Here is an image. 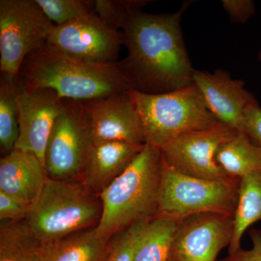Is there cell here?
<instances>
[{"label": "cell", "mask_w": 261, "mask_h": 261, "mask_svg": "<svg viewBox=\"0 0 261 261\" xmlns=\"http://www.w3.org/2000/svg\"><path fill=\"white\" fill-rule=\"evenodd\" d=\"M190 3L172 14L134 13L121 29L128 54L117 61L130 89L168 93L193 84L195 69L187 53L181 19Z\"/></svg>", "instance_id": "obj_1"}, {"label": "cell", "mask_w": 261, "mask_h": 261, "mask_svg": "<svg viewBox=\"0 0 261 261\" xmlns=\"http://www.w3.org/2000/svg\"><path fill=\"white\" fill-rule=\"evenodd\" d=\"M162 173V152L145 144L124 172L99 195L102 215L95 227L99 238L111 237L156 216Z\"/></svg>", "instance_id": "obj_2"}, {"label": "cell", "mask_w": 261, "mask_h": 261, "mask_svg": "<svg viewBox=\"0 0 261 261\" xmlns=\"http://www.w3.org/2000/svg\"><path fill=\"white\" fill-rule=\"evenodd\" d=\"M18 78L29 88H48L60 97L88 101L130 88L117 62L87 63L58 54L43 46L24 61Z\"/></svg>", "instance_id": "obj_3"}, {"label": "cell", "mask_w": 261, "mask_h": 261, "mask_svg": "<svg viewBox=\"0 0 261 261\" xmlns=\"http://www.w3.org/2000/svg\"><path fill=\"white\" fill-rule=\"evenodd\" d=\"M101 215V200L82 182L49 178L25 222L32 234L45 243L95 228Z\"/></svg>", "instance_id": "obj_4"}, {"label": "cell", "mask_w": 261, "mask_h": 261, "mask_svg": "<svg viewBox=\"0 0 261 261\" xmlns=\"http://www.w3.org/2000/svg\"><path fill=\"white\" fill-rule=\"evenodd\" d=\"M140 116L145 143L163 149L178 136L214 126L210 113L195 84L168 93L128 90Z\"/></svg>", "instance_id": "obj_5"}, {"label": "cell", "mask_w": 261, "mask_h": 261, "mask_svg": "<svg viewBox=\"0 0 261 261\" xmlns=\"http://www.w3.org/2000/svg\"><path fill=\"white\" fill-rule=\"evenodd\" d=\"M240 178L211 180L184 174L162 159V173L156 216L180 222L194 215L214 213L233 216Z\"/></svg>", "instance_id": "obj_6"}, {"label": "cell", "mask_w": 261, "mask_h": 261, "mask_svg": "<svg viewBox=\"0 0 261 261\" xmlns=\"http://www.w3.org/2000/svg\"><path fill=\"white\" fill-rule=\"evenodd\" d=\"M54 27L35 0H1V74L18 77L25 58L46 45Z\"/></svg>", "instance_id": "obj_7"}, {"label": "cell", "mask_w": 261, "mask_h": 261, "mask_svg": "<svg viewBox=\"0 0 261 261\" xmlns=\"http://www.w3.org/2000/svg\"><path fill=\"white\" fill-rule=\"evenodd\" d=\"M92 145L83 103L65 99L46 147L44 162L49 178L80 181Z\"/></svg>", "instance_id": "obj_8"}, {"label": "cell", "mask_w": 261, "mask_h": 261, "mask_svg": "<svg viewBox=\"0 0 261 261\" xmlns=\"http://www.w3.org/2000/svg\"><path fill=\"white\" fill-rule=\"evenodd\" d=\"M123 45L121 31L108 25L95 13L61 25H55L48 49L87 63H116Z\"/></svg>", "instance_id": "obj_9"}, {"label": "cell", "mask_w": 261, "mask_h": 261, "mask_svg": "<svg viewBox=\"0 0 261 261\" xmlns=\"http://www.w3.org/2000/svg\"><path fill=\"white\" fill-rule=\"evenodd\" d=\"M223 123L178 136L161 149L163 162L178 172L211 180L230 178L216 161L220 146L238 133Z\"/></svg>", "instance_id": "obj_10"}, {"label": "cell", "mask_w": 261, "mask_h": 261, "mask_svg": "<svg viewBox=\"0 0 261 261\" xmlns=\"http://www.w3.org/2000/svg\"><path fill=\"white\" fill-rule=\"evenodd\" d=\"M19 79V78H18ZM20 81L17 97L19 135L15 148L35 154L45 166L48 139L64 99L48 88H29Z\"/></svg>", "instance_id": "obj_11"}, {"label": "cell", "mask_w": 261, "mask_h": 261, "mask_svg": "<svg viewBox=\"0 0 261 261\" xmlns=\"http://www.w3.org/2000/svg\"><path fill=\"white\" fill-rule=\"evenodd\" d=\"M82 103L93 145L107 142L145 145L140 116L128 90Z\"/></svg>", "instance_id": "obj_12"}, {"label": "cell", "mask_w": 261, "mask_h": 261, "mask_svg": "<svg viewBox=\"0 0 261 261\" xmlns=\"http://www.w3.org/2000/svg\"><path fill=\"white\" fill-rule=\"evenodd\" d=\"M233 233V216L205 213L178 222L171 257L175 261H216L229 246Z\"/></svg>", "instance_id": "obj_13"}, {"label": "cell", "mask_w": 261, "mask_h": 261, "mask_svg": "<svg viewBox=\"0 0 261 261\" xmlns=\"http://www.w3.org/2000/svg\"><path fill=\"white\" fill-rule=\"evenodd\" d=\"M193 84L216 121L243 132L245 111L257 101L245 89L243 81L233 80L224 70L218 69L214 73L195 70Z\"/></svg>", "instance_id": "obj_14"}, {"label": "cell", "mask_w": 261, "mask_h": 261, "mask_svg": "<svg viewBox=\"0 0 261 261\" xmlns=\"http://www.w3.org/2000/svg\"><path fill=\"white\" fill-rule=\"evenodd\" d=\"M49 179L45 166L35 154L13 149L0 160V191L33 204Z\"/></svg>", "instance_id": "obj_15"}, {"label": "cell", "mask_w": 261, "mask_h": 261, "mask_svg": "<svg viewBox=\"0 0 261 261\" xmlns=\"http://www.w3.org/2000/svg\"><path fill=\"white\" fill-rule=\"evenodd\" d=\"M144 146L123 142L92 145L80 181L96 195H100L124 172Z\"/></svg>", "instance_id": "obj_16"}, {"label": "cell", "mask_w": 261, "mask_h": 261, "mask_svg": "<svg viewBox=\"0 0 261 261\" xmlns=\"http://www.w3.org/2000/svg\"><path fill=\"white\" fill-rule=\"evenodd\" d=\"M99 238L95 228L42 243L41 261H106L111 244Z\"/></svg>", "instance_id": "obj_17"}, {"label": "cell", "mask_w": 261, "mask_h": 261, "mask_svg": "<svg viewBox=\"0 0 261 261\" xmlns=\"http://www.w3.org/2000/svg\"><path fill=\"white\" fill-rule=\"evenodd\" d=\"M261 221V171H254L240 178L238 200L233 214V233L228 254L241 247L244 233L252 225Z\"/></svg>", "instance_id": "obj_18"}, {"label": "cell", "mask_w": 261, "mask_h": 261, "mask_svg": "<svg viewBox=\"0 0 261 261\" xmlns=\"http://www.w3.org/2000/svg\"><path fill=\"white\" fill-rule=\"evenodd\" d=\"M216 161L229 177L241 178L261 171V147L244 132H238L220 146Z\"/></svg>", "instance_id": "obj_19"}, {"label": "cell", "mask_w": 261, "mask_h": 261, "mask_svg": "<svg viewBox=\"0 0 261 261\" xmlns=\"http://www.w3.org/2000/svg\"><path fill=\"white\" fill-rule=\"evenodd\" d=\"M178 224L161 216L147 221L137 243L135 261H168Z\"/></svg>", "instance_id": "obj_20"}, {"label": "cell", "mask_w": 261, "mask_h": 261, "mask_svg": "<svg viewBox=\"0 0 261 261\" xmlns=\"http://www.w3.org/2000/svg\"><path fill=\"white\" fill-rule=\"evenodd\" d=\"M42 243L23 221H3L0 226V261H41Z\"/></svg>", "instance_id": "obj_21"}, {"label": "cell", "mask_w": 261, "mask_h": 261, "mask_svg": "<svg viewBox=\"0 0 261 261\" xmlns=\"http://www.w3.org/2000/svg\"><path fill=\"white\" fill-rule=\"evenodd\" d=\"M18 76L2 74L0 80V145L5 154L15 148L19 135L17 97L20 90Z\"/></svg>", "instance_id": "obj_22"}, {"label": "cell", "mask_w": 261, "mask_h": 261, "mask_svg": "<svg viewBox=\"0 0 261 261\" xmlns=\"http://www.w3.org/2000/svg\"><path fill=\"white\" fill-rule=\"evenodd\" d=\"M147 0H96L92 1L94 13L112 28L121 31L134 13L148 5Z\"/></svg>", "instance_id": "obj_23"}, {"label": "cell", "mask_w": 261, "mask_h": 261, "mask_svg": "<svg viewBox=\"0 0 261 261\" xmlns=\"http://www.w3.org/2000/svg\"><path fill=\"white\" fill-rule=\"evenodd\" d=\"M43 13L56 25L69 23L94 13L92 1L84 0H35Z\"/></svg>", "instance_id": "obj_24"}, {"label": "cell", "mask_w": 261, "mask_h": 261, "mask_svg": "<svg viewBox=\"0 0 261 261\" xmlns=\"http://www.w3.org/2000/svg\"><path fill=\"white\" fill-rule=\"evenodd\" d=\"M147 221L137 223L122 231L111 244L106 261H135L137 243Z\"/></svg>", "instance_id": "obj_25"}, {"label": "cell", "mask_w": 261, "mask_h": 261, "mask_svg": "<svg viewBox=\"0 0 261 261\" xmlns=\"http://www.w3.org/2000/svg\"><path fill=\"white\" fill-rule=\"evenodd\" d=\"M32 204L24 202L0 191L1 221H23L27 219Z\"/></svg>", "instance_id": "obj_26"}, {"label": "cell", "mask_w": 261, "mask_h": 261, "mask_svg": "<svg viewBox=\"0 0 261 261\" xmlns=\"http://www.w3.org/2000/svg\"><path fill=\"white\" fill-rule=\"evenodd\" d=\"M221 5L233 23H245L255 14V3L251 0H222Z\"/></svg>", "instance_id": "obj_27"}, {"label": "cell", "mask_w": 261, "mask_h": 261, "mask_svg": "<svg viewBox=\"0 0 261 261\" xmlns=\"http://www.w3.org/2000/svg\"><path fill=\"white\" fill-rule=\"evenodd\" d=\"M243 132L261 147V108L257 101L250 105L245 111Z\"/></svg>", "instance_id": "obj_28"}, {"label": "cell", "mask_w": 261, "mask_h": 261, "mask_svg": "<svg viewBox=\"0 0 261 261\" xmlns=\"http://www.w3.org/2000/svg\"><path fill=\"white\" fill-rule=\"evenodd\" d=\"M249 235L252 240L251 249L240 248L232 254H228L227 256L219 261H261V230L251 228L249 231Z\"/></svg>", "instance_id": "obj_29"}, {"label": "cell", "mask_w": 261, "mask_h": 261, "mask_svg": "<svg viewBox=\"0 0 261 261\" xmlns=\"http://www.w3.org/2000/svg\"><path fill=\"white\" fill-rule=\"evenodd\" d=\"M258 59H259V61H260V62L261 63V47H260V51H259Z\"/></svg>", "instance_id": "obj_30"}, {"label": "cell", "mask_w": 261, "mask_h": 261, "mask_svg": "<svg viewBox=\"0 0 261 261\" xmlns=\"http://www.w3.org/2000/svg\"><path fill=\"white\" fill-rule=\"evenodd\" d=\"M168 261H175L174 260H173V259L172 258V257H170V259L169 260H168Z\"/></svg>", "instance_id": "obj_31"}]
</instances>
